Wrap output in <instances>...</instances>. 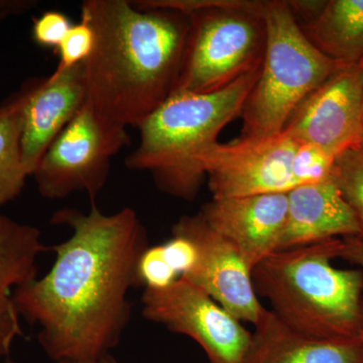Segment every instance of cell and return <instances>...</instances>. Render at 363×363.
I'll return each mask as SVG.
<instances>
[{
  "mask_svg": "<svg viewBox=\"0 0 363 363\" xmlns=\"http://www.w3.org/2000/svg\"><path fill=\"white\" fill-rule=\"evenodd\" d=\"M363 123V61L332 74L298 105L283 131L338 157L360 143Z\"/></svg>",
  "mask_w": 363,
  "mask_h": 363,
  "instance_id": "30bf717a",
  "label": "cell"
},
{
  "mask_svg": "<svg viewBox=\"0 0 363 363\" xmlns=\"http://www.w3.org/2000/svg\"><path fill=\"white\" fill-rule=\"evenodd\" d=\"M286 194L212 198L200 215L240 252L250 269L278 252L285 225Z\"/></svg>",
  "mask_w": 363,
  "mask_h": 363,
  "instance_id": "4fadbf2b",
  "label": "cell"
},
{
  "mask_svg": "<svg viewBox=\"0 0 363 363\" xmlns=\"http://www.w3.org/2000/svg\"><path fill=\"white\" fill-rule=\"evenodd\" d=\"M342 238L272 253L252 269L255 293L294 330L320 339L357 338L363 330V272L340 269Z\"/></svg>",
  "mask_w": 363,
  "mask_h": 363,
  "instance_id": "3957f363",
  "label": "cell"
},
{
  "mask_svg": "<svg viewBox=\"0 0 363 363\" xmlns=\"http://www.w3.org/2000/svg\"><path fill=\"white\" fill-rule=\"evenodd\" d=\"M73 26L61 11H49L33 18L32 38L40 47L57 50Z\"/></svg>",
  "mask_w": 363,
  "mask_h": 363,
  "instance_id": "603a6c76",
  "label": "cell"
},
{
  "mask_svg": "<svg viewBox=\"0 0 363 363\" xmlns=\"http://www.w3.org/2000/svg\"><path fill=\"white\" fill-rule=\"evenodd\" d=\"M360 147H363V123H362V136H360Z\"/></svg>",
  "mask_w": 363,
  "mask_h": 363,
  "instance_id": "4316f807",
  "label": "cell"
},
{
  "mask_svg": "<svg viewBox=\"0 0 363 363\" xmlns=\"http://www.w3.org/2000/svg\"><path fill=\"white\" fill-rule=\"evenodd\" d=\"M4 363H14L13 360L6 358V362ZM58 363H117L116 360L109 354L104 355V357L98 358V359L86 360V362H80V360H61Z\"/></svg>",
  "mask_w": 363,
  "mask_h": 363,
  "instance_id": "484cf974",
  "label": "cell"
},
{
  "mask_svg": "<svg viewBox=\"0 0 363 363\" xmlns=\"http://www.w3.org/2000/svg\"><path fill=\"white\" fill-rule=\"evenodd\" d=\"M266 51L259 77L241 117V136L278 135L298 105L332 74L342 68L310 42L289 1L272 0L264 7Z\"/></svg>",
  "mask_w": 363,
  "mask_h": 363,
  "instance_id": "8992f818",
  "label": "cell"
},
{
  "mask_svg": "<svg viewBox=\"0 0 363 363\" xmlns=\"http://www.w3.org/2000/svg\"><path fill=\"white\" fill-rule=\"evenodd\" d=\"M95 45V33L92 26L84 18L71 26L58 49L59 64L54 72H63L83 63L92 54Z\"/></svg>",
  "mask_w": 363,
  "mask_h": 363,
  "instance_id": "7402d4cb",
  "label": "cell"
},
{
  "mask_svg": "<svg viewBox=\"0 0 363 363\" xmlns=\"http://www.w3.org/2000/svg\"><path fill=\"white\" fill-rule=\"evenodd\" d=\"M253 326L243 363H363L359 337H311L294 330L269 309Z\"/></svg>",
  "mask_w": 363,
  "mask_h": 363,
  "instance_id": "2e32d148",
  "label": "cell"
},
{
  "mask_svg": "<svg viewBox=\"0 0 363 363\" xmlns=\"http://www.w3.org/2000/svg\"><path fill=\"white\" fill-rule=\"evenodd\" d=\"M298 143L284 131L262 138L241 136L210 145L198 157V164L213 198L286 194L298 187L294 174Z\"/></svg>",
  "mask_w": 363,
  "mask_h": 363,
  "instance_id": "ba28073f",
  "label": "cell"
},
{
  "mask_svg": "<svg viewBox=\"0 0 363 363\" xmlns=\"http://www.w3.org/2000/svg\"><path fill=\"white\" fill-rule=\"evenodd\" d=\"M179 279L180 277L167 262L162 245L149 247L140 255L136 267V286H143V290H162Z\"/></svg>",
  "mask_w": 363,
  "mask_h": 363,
  "instance_id": "44dd1931",
  "label": "cell"
},
{
  "mask_svg": "<svg viewBox=\"0 0 363 363\" xmlns=\"http://www.w3.org/2000/svg\"><path fill=\"white\" fill-rule=\"evenodd\" d=\"M260 68L212 92H174L138 126L140 143L126 167L149 172L167 194L194 200L206 180L198 157L241 116Z\"/></svg>",
  "mask_w": 363,
  "mask_h": 363,
  "instance_id": "277c9868",
  "label": "cell"
},
{
  "mask_svg": "<svg viewBox=\"0 0 363 363\" xmlns=\"http://www.w3.org/2000/svg\"><path fill=\"white\" fill-rule=\"evenodd\" d=\"M288 207L279 250L308 247L333 238L360 236L357 217L333 178L286 193Z\"/></svg>",
  "mask_w": 363,
  "mask_h": 363,
  "instance_id": "5bb4252c",
  "label": "cell"
},
{
  "mask_svg": "<svg viewBox=\"0 0 363 363\" xmlns=\"http://www.w3.org/2000/svg\"><path fill=\"white\" fill-rule=\"evenodd\" d=\"M13 96L20 105L23 161L33 177L45 150L85 104L83 63L28 79Z\"/></svg>",
  "mask_w": 363,
  "mask_h": 363,
  "instance_id": "7c38bea8",
  "label": "cell"
},
{
  "mask_svg": "<svg viewBox=\"0 0 363 363\" xmlns=\"http://www.w3.org/2000/svg\"><path fill=\"white\" fill-rule=\"evenodd\" d=\"M49 250L40 229L0 212V358L9 357L16 339L23 335L14 294L38 278V259Z\"/></svg>",
  "mask_w": 363,
  "mask_h": 363,
  "instance_id": "9a60e30c",
  "label": "cell"
},
{
  "mask_svg": "<svg viewBox=\"0 0 363 363\" xmlns=\"http://www.w3.org/2000/svg\"><path fill=\"white\" fill-rule=\"evenodd\" d=\"M172 233L194 245L197 262L182 278L201 289L240 322L255 325L266 308L260 304L252 269L230 242L208 226L200 213L183 216Z\"/></svg>",
  "mask_w": 363,
  "mask_h": 363,
  "instance_id": "8fae6325",
  "label": "cell"
},
{
  "mask_svg": "<svg viewBox=\"0 0 363 363\" xmlns=\"http://www.w3.org/2000/svg\"><path fill=\"white\" fill-rule=\"evenodd\" d=\"M333 179L352 209L363 240V147H351L336 157Z\"/></svg>",
  "mask_w": 363,
  "mask_h": 363,
  "instance_id": "d6986e66",
  "label": "cell"
},
{
  "mask_svg": "<svg viewBox=\"0 0 363 363\" xmlns=\"http://www.w3.org/2000/svg\"><path fill=\"white\" fill-rule=\"evenodd\" d=\"M130 142L128 130L106 128L83 105L33 172L38 191L51 200L86 193L94 203L108 178L112 157Z\"/></svg>",
  "mask_w": 363,
  "mask_h": 363,
  "instance_id": "52a82bcc",
  "label": "cell"
},
{
  "mask_svg": "<svg viewBox=\"0 0 363 363\" xmlns=\"http://www.w3.org/2000/svg\"><path fill=\"white\" fill-rule=\"evenodd\" d=\"M307 39L342 65L363 61V0L290 1Z\"/></svg>",
  "mask_w": 363,
  "mask_h": 363,
  "instance_id": "e0dca14e",
  "label": "cell"
},
{
  "mask_svg": "<svg viewBox=\"0 0 363 363\" xmlns=\"http://www.w3.org/2000/svg\"><path fill=\"white\" fill-rule=\"evenodd\" d=\"M81 18L95 33L83 62L84 104L106 128H138L176 91L189 16L128 0H87Z\"/></svg>",
  "mask_w": 363,
  "mask_h": 363,
  "instance_id": "7a4b0ae2",
  "label": "cell"
},
{
  "mask_svg": "<svg viewBox=\"0 0 363 363\" xmlns=\"http://www.w3.org/2000/svg\"><path fill=\"white\" fill-rule=\"evenodd\" d=\"M143 315L194 340L209 363H243L252 332L216 301L184 278L162 290H143Z\"/></svg>",
  "mask_w": 363,
  "mask_h": 363,
  "instance_id": "9c48e42d",
  "label": "cell"
},
{
  "mask_svg": "<svg viewBox=\"0 0 363 363\" xmlns=\"http://www.w3.org/2000/svg\"><path fill=\"white\" fill-rule=\"evenodd\" d=\"M52 223L71 229L50 250L56 259L47 274L14 294L26 322L40 327L38 340L56 362L98 359L121 341L130 320V288L149 245L135 210L104 214L94 203L87 213L59 210Z\"/></svg>",
  "mask_w": 363,
  "mask_h": 363,
  "instance_id": "6da1fadb",
  "label": "cell"
},
{
  "mask_svg": "<svg viewBox=\"0 0 363 363\" xmlns=\"http://www.w3.org/2000/svg\"><path fill=\"white\" fill-rule=\"evenodd\" d=\"M164 257L180 278L186 276L197 262V250L187 238L173 234V238L162 245Z\"/></svg>",
  "mask_w": 363,
  "mask_h": 363,
  "instance_id": "cb8c5ba5",
  "label": "cell"
},
{
  "mask_svg": "<svg viewBox=\"0 0 363 363\" xmlns=\"http://www.w3.org/2000/svg\"><path fill=\"white\" fill-rule=\"evenodd\" d=\"M20 105L11 95L0 105V208L13 201L30 178L21 155Z\"/></svg>",
  "mask_w": 363,
  "mask_h": 363,
  "instance_id": "ac0fdd59",
  "label": "cell"
},
{
  "mask_svg": "<svg viewBox=\"0 0 363 363\" xmlns=\"http://www.w3.org/2000/svg\"><path fill=\"white\" fill-rule=\"evenodd\" d=\"M136 4L173 9L189 16L175 92H212L262 66L267 43V1L143 0Z\"/></svg>",
  "mask_w": 363,
  "mask_h": 363,
  "instance_id": "5b68a950",
  "label": "cell"
},
{
  "mask_svg": "<svg viewBox=\"0 0 363 363\" xmlns=\"http://www.w3.org/2000/svg\"><path fill=\"white\" fill-rule=\"evenodd\" d=\"M343 250L341 259L357 264L363 272V240L359 236L343 238ZM358 337L363 342V330Z\"/></svg>",
  "mask_w": 363,
  "mask_h": 363,
  "instance_id": "d4e9b609",
  "label": "cell"
},
{
  "mask_svg": "<svg viewBox=\"0 0 363 363\" xmlns=\"http://www.w3.org/2000/svg\"><path fill=\"white\" fill-rule=\"evenodd\" d=\"M335 157L313 143L298 140L294 157V174L298 186L319 183L333 178Z\"/></svg>",
  "mask_w": 363,
  "mask_h": 363,
  "instance_id": "ffe728a7",
  "label": "cell"
}]
</instances>
